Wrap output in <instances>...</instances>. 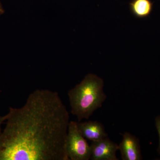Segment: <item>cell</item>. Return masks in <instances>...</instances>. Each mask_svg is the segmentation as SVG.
Instances as JSON below:
<instances>
[{"instance_id": "cell-1", "label": "cell", "mask_w": 160, "mask_h": 160, "mask_svg": "<svg viewBox=\"0 0 160 160\" xmlns=\"http://www.w3.org/2000/svg\"><path fill=\"white\" fill-rule=\"evenodd\" d=\"M0 160H69L66 144L69 114L58 92L38 89L4 116Z\"/></svg>"}, {"instance_id": "cell-2", "label": "cell", "mask_w": 160, "mask_h": 160, "mask_svg": "<svg viewBox=\"0 0 160 160\" xmlns=\"http://www.w3.org/2000/svg\"><path fill=\"white\" fill-rule=\"evenodd\" d=\"M102 78L90 73L68 91L71 112L78 122L89 119L96 110L102 106L107 98Z\"/></svg>"}, {"instance_id": "cell-3", "label": "cell", "mask_w": 160, "mask_h": 160, "mask_svg": "<svg viewBox=\"0 0 160 160\" xmlns=\"http://www.w3.org/2000/svg\"><path fill=\"white\" fill-rule=\"evenodd\" d=\"M66 152L69 160H89L91 147L78 129L77 122L70 121L68 127Z\"/></svg>"}, {"instance_id": "cell-4", "label": "cell", "mask_w": 160, "mask_h": 160, "mask_svg": "<svg viewBox=\"0 0 160 160\" xmlns=\"http://www.w3.org/2000/svg\"><path fill=\"white\" fill-rule=\"evenodd\" d=\"M92 160H118L116 152L118 145L112 141L108 137L96 142H91Z\"/></svg>"}, {"instance_id": "cell-5", "label": "cell", "mask_w": 160, "mask_h": 160, "mask_svg": "<svg viewBox=\"0 0 160 160\" xmlns=\"http://www.w3.org/2000/svg\"><path fill=\"white\" fill-rule=\"evenodd\" d=\"M122 137V142L118 145V150L121 152L122 159H143L139 139L129 132L123 133Z\"/></svg>"}, {"instance_id": "cell-6", "label": "cell", "mask_w": 160, "mask_h": 160, "mask_svg": "<svg viewBox=\"0 0 160 160\" xmlns=\"http://www.w3.org/2000/svg\"><path fill=\"white\" fill-rule=\"evenodd\" d=\"M78 129L86 140L96 142L108 137L105 127L97 121L77 122Z\"/></svg>"}, {"instance_id": "cell-7", "label": "cell", "mask_w": 160, "mask_h": 160, "mask_svg": "<svg viewBox=\"0 0 160 160\" xmlns=\"http://www.w3.org/2000/svg\"><path fill=\"white\" fill-rule=\"evenodd\" d=\"M153 6L151 0H131L129 3L131 14L139 19L148 17L152 11Z\"/></svg>"}, {"instance_id": "cell-8", "label": "cell", "mask_w": 160, "mask_h": 160, "mask_svg": "<svg viewBox=\"0 0 160 160\" xmlns=\"http://www.w3.org/2000/svg\"><path fill=\"white\" fill-rule=\"evenodd\" d=\"M155 124L159 136V145L158 152L160 155V115L157 116L155 118Z\"/></svg>"}, {"instance_id": "cell-9", "label": "cell", "mask_w": 160, "mask_h": 160, "mask_svg": "<svg viewBox=\"0 0 160 160\" xmlns=\"http://www.w3.org/2000/svg\"><path fill=\"white\" fill-rule=\"evenodd\" d=\"M5 9H4V7L2 6V4L0 2V16L4 14L5 13Z\"/></svg>"}, {"instance_id": "cell-10", "label": "cell", "mask_w": 160, "mask_h": 160, "mask_svg": "<svg viewBox=\"0 0 160 160\" xmlns=\"http://www.w3.org/2000/svg\"><path fill=\"white\" fill-rule=\"evenodd\" d=\"M4 122H5V121H4V117L0 116V134L2 133L1 126H2V124Z\"/></svg>"}]
</instances>
